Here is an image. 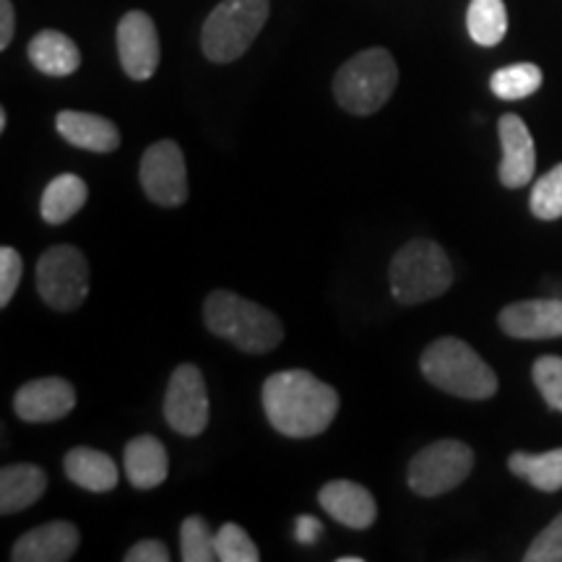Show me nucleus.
<instances>
[{"label": "nucleus", "mask_w": 562, "mask_h": 562, "mask_svg": "<svg viewBox=\"0 0 562 562\" xmlns=\"http://www.w3.org/2000/svg\"><path fill=\"white\" fill-rule=\"evenodd\" d=\"M261 398L271 427L286 438H315L339 412V393L307 370L273 372Z\"/></svg>", "instance_id": "nucleus-1"}, {"label": "nucleus", "mask_w": 562, "mask_h": 562, "mask_svg": "<svg viewBox=\"0 0 562 562\" xmlns=\"http://www.w3.org/2000/svg\"><path fill=\"white\" fill-rule=\"evenodd\" d=\"M203 321L211 334L235 344L240 351H250V355L271 351L284 339V328L277 315L258 302L227 290L209 294L206 305H203Z\"/></svg>", "instance_id": "nucleus-2"}, {"label": "nucleus", "mask_w": 562, "mask_h": 562, "mask_svg": "<svg viewBox=\"0 0 562 562\" xmlns=\"http://www.w3.org/2000/svg\"><path fill=\"white\" fill-rule=\"evenodd\" d=\"M419 368L422 375L435 389L451 393V396L484 402V398H492L497 393L495 370L467 341L453 339V336L432 341L430 347L422 351Z\"/></svg>", "instance_id": "nucleus-3"}, {"label": "nucleus", "mask_w": 562, "mask_h": 562, "mask_svg": "<svg viewBox=\"0 0 562 562\" xmlns=\"http://www.w3.org/2000/svg\"><path fill=\"white\" fill-rule=\"evenodd\" d=\"M398 83L396 60L383 47L357 53L334 79V97L351 115H372L391 100Z\"/></svg>", "instance_id": "nucleus-4"}, {"label": "nucleus", "mask_w": 562, "mask_h": 562, "mask_svg": "<svg viewBox=\"0 0 562 562\" xmlns=\"http://www.w3.org/2000/svg\"><path fill=\"white\" fill-rule=\"evenodd\" d=\"M389 277L393 297L404 305H422L451 290L453 266L438 243L412 240L393 256Z\"/></svg>", "instance_id": "nucleus-5"}, {"label": "nucleus", "mask_w": 562, "mask_h": 562, "mask_svg": "<svg viewBox=\"0 0 562 562\" xmlns=\"http://www.w3.org/2000/svg\"><path fill=\"white\" fill-rule=\"evenodd\" d=\"M269 0H224L209 13L201 47L209 60L232 63L252 45L269 19Z\"/></svg>", "instance_id": "nucleus-6"}, {"label": "nucleus", "mask_w": 562, "mask_h": 562, "mask_svg": "<svg viewBox=\"0 0 562 562\" xmlns=\"http://www.w3.org/2000/svg\"><path fill=\"white\" fill-rule=\"evenodd\" d=\"M37 292L53 311L68 313L83 305L89 294V263L74 245H55L37 263Z\"/></svg>", "instance_id": "nucleus-7"}, {"label": "nucleus", "mask_w": 562, "mask_h": 562, "mask_svg": "<svg viewBox=\"0 0 562 562\" xmlns=\"http://www.w3.org/2000/svg\"><path fill=\"white\" fill-rule=\"evenodd\" d=\"M474 453L461 440H438L422 448L409 463V487L422 497H438L472 474Z\"/></svg>", "instance_id": "nucleus-8"}, {"label": "nucleus", "mask_w": 562, "mask_h": 562, "mask_svg": "<svg viewBox=\"0 0 562 562\" xmlns=\"http://www.w3.org/2000/svg\"><path fill=\"white\" fill-rule=\"evenodd\" d=\"M140 188L159 206H182L188 201V170L182 149L175 140H157L140 159Z\"/></svg>", "instance_id": "nucleus-9"}, {"label": "nucleus", "mask_w": 562, "mask_h": 562, "mask_svg": "<svg viewBox=\"0 0 562 562\" xmlns=\"http://www.w3.org/2000/svg\"><path fill=\"white\" fill-rule=\"evenodd\" d=\"M165 419L175 432L195 438L209 425V391L195 364H180L165 393Z\"/></svg>", "instance_id": "nucleus-10"}, {"label": "nucleus", "mask_w": 562, "mask_h": 562, "mask_svg": "<svg viewBox=\"0 0 562 562\" xmlns=\"http://www.w3.org/2000/svg\"><path fill=\"white\" fill-rule=\"evenodd\" d=\"M117 55L133 81H146L159 66V34L149 13L131 11L117 24Z\"/></svg>", "instance_id": "nucleus-11"}, {"label": "nucleus", "mask_w": 562, "mask_h": 562, "mask_svg": "<svg viewBox=\"0 0 562 562\" xmlns=\"http://www.w3.org/2000/svg\"><path fill=\"white\" fill-rule=\"evenodd\" d=\"M76 391L63 378H40L24 383L13 396V412L24 422L42 425V422H58L74 412Z\"/></svg>", "instance_id": "nucleus-12"}, {"label": "nucleus", "mask_w": 562, "mask_h": 562, "mask_svg": "<svg viewBox=\"0 0 562 562\" xmlns=\"http://www.w3.org/2000/svg\"><path fill=\"white\" fill-rule=\"evenodd\" d=\"M503 334L510 339H560L562 300H521L501 311Z\"/></svg>", "instance_id": "nucleus-13"}, {"label": "nucleus", "mask_w": 562, "mask_h": 562, "mask_svg": "<svg viewBox=\"0 0 562 562\" xmlns=\"http://www.w3.org/2000/svg\"><path fill=\"white\" fill-rule=\"evenodd\" d=\"M503 146L501 161V182L505 188H524L529 186L537 170V149L526 123L518 115H503L497 123Z\"/></svg>", "instance_id": "nucleus-14"}, {"label": "nucleus", "mask_w": 562, "mask_h": 562, "mask_svg": "<svg viewBox=\"0 0 562 562\" xmlns=\"http://www.w3.org/2000/svg\"><path fill=\"white\" fill-rule=\"evenodd\" d=\"M318 503L321 508L334 518V521L347 526V529L362 531L375 524V516H378L375 497L370 495L368 487H362V484L357 482L336 480V482L323 484L318 492Z\"/></svg>", "instance_id": "nucleus-15"}, {"label": "nucleus", "mask_w": 562, "mask_h": 562, "mask_svg": "<svg viewBox=\"0 0 562 562\" xmlns=\"http://www.w3.org/2000/svg\"><path fill=\"white\" fill-rule=\"evenodd\" d=\"M79 550V529L68 521L42 524L13 544V562H66Z\"/></svg>", "instance_id": "nucleus-16"}, {"label": "nucleus", "mask_w": 562, "mask_h": 562, "mask_svg": "<svg viewBox=\"0 0 562 562\" xmlns=\"http://www.w3.org/2000/svg\"><path fill=\"white\" fill-rule=\"evenodd\" d=\"M55 128L70 146L94 154H110L121 146V131L108 117L94 115V112L63 110L55 121Z\"/></svg>", "instance_id": "nucleus-17"}, {"label": "nucleus", "mask_w": 562, "mask_h": 562, "mask_svg": "<svg viewBox=\"0 0 562 562\" xmlns=\"http://www.w3.org/2000/svg\"><path fill=\"white\" fill-rule=\"evenodd\" d=\"M123 467L136 490H154L170 474V456L154 435H138L125 446Z\"/></svg>", "instance_id": "nucleus-18"}, {"label": "nucleus", "mask_w": 562, "mask_h": 562, "mask_svg": "<svg viewBox=\"0 0 562 562\" xmlns=\"http://www.w3.org/2000/svg\"><path fill=\"white\" fill-rule=\"evenodd\" d=\"M47 474L34 463H13L0 472V513H19L45 495Z\"/></svg>", "instance_id": "nucleus-19"}, {"label": "nucleus", "mask_w": 562, "mask_h": 562, "mask_svg": "<svg viewBox=\"0 0 562 562\" xmlns=\"http://www.w3.org/2000/svg\"><path fill=\"white\" fill-rule=\"evenodd\" d=\"M30 60L47 76H70L81 66V53L63 32L45 30L30 42Z\"/></svg>", "instance_id": "nucleus-20"}, {"label": "nucleus", "mask_w": 562, "mask_h": 562, "mask_svg": "<svg viewBox=\"0 0 562 562\" xmlns=\"http://www.w3.org/2000/svg\"><path fill=\"white\" fill-rule=\"evenodd\" d=\"M66 476L81 490L110 492L117 487L115 461L94 448H74L66 453Z\"/></svg>", "instance_id": "nucleus-21"}, {"label": "nucleus", "mask_w": 562, "mask_h": 562, "mask_svg": "<svg viewBox=\"0 0 562 562\" xmlns=\"http://www.w3.org/2000/svg\"><path fill=\"white\" fill-rule=\"evenodd\" d=\"M89 199V188L79 175H58L47 182L45 193L40 201V214L47 224H63L79 214L83 203Z\"/></svg>", "instance_id": "nucleus-22"}, {"label": "nucleus", "mask_w": 562, "mask_h": 562, "mask_svg": "<svg viewBox=\"0 0 562 562\" xmlns=\"http://www.w3.org/2000/svg\"><path fill=\"white\" fill-rule=\"evenodd\" d=\"M508 469L521 476L531 487L542 492L562 490V448L547 453H513L508 459Z\"/></svg>", "instance_id": "nucleus-23"}, {"label": "nucleus", "mask_w": 562, "mask_h": 562, "mask_svg": "<svg viewBox=\"0 0 562 562\" xmlns=\"http://www.w3.org/2000/svg\"><path fill=\"white\" fill-rule=\"evenodd\" d=\"M469 34L476 45L495 47L501 45L505 32H508V13H505L503 0H472L467 11Z\"/></svg>", "instance_id": "nucleus-24"}, {"label": "nucleus", "mask_w": 562, "mask_h": 562, "mask_svg": "<svg viewBox=\"0 0 562 562\" xmlns=\"http://www.w3.org/2000/svg\"><path fill=\"white\" fill-rule=\"evenodd\" d=\"M542 87V68L533 66V63H516V66H505L495 70L490 79V89L497 100L513 102V100H526L533 91Z\"/></svg>", "instance_id": "nucleus-25"}, {"label": "nucleus", "mask_w": 562, "mask_h": 562, "mask_svg": "<svg viewBox=\"0 0 562 562\" xmlns=\"http://www.w3.org/2000/svg\"><path fill=\"white\" fill-rule=\"evenodd\" d=\"M180 552L186 562H214L216 554V531L201 516L186 518L180 526Z\"/></svg>", "instance_id": "nucleus-26"}, {"label": "nucleus", "mask_w": 562, "mask_h": 562, "mask_svg": "<svg viewBox=\"0 0 562 562\" xmlns=\"http://www.w3.org/2000/svg\"><path fill=\"white\" fill-rule=\"evenodd\" d=\"M531 214L542 222H554L562 216V165L552 167L544 178L533 182L529 195Z\"/></svg>", "instance_id": "nucleus-27"}, {"label": "nucleus", "mask_w": 562, "mask_h": 562, "mask_svg": "<svg viewBox=\"0 0 562 562\" xmlns=\"http://www.w3.org/2000/svg\"><path fill=\"white\" fill-rule=\"evenodd\" d=\"M216 554L222 562H258L261 552L252 544L248 531L237 524H224L216 531Z\"/></svg>", "instance_id": "nucleus-28"}, {"label": "nucleus", "mask_w": 562, "mask_h": 562, "mask_svg": "<svg viewBox=\"0 0 562 562\" xmlns=\"http://www.w3.org/2000/svg\"><path fill=\"white\" fill-rule=\"evenodd\" d=\"M531 375L547 406L562 412V357H539V360L533 362Z\"/></svg>", "instance_id": "nucleus-29"}, {"label": "nucleus", "mask_w": 562, "mask_h": 562, "mask_svg": "<svg viewBox=\"0 0 562 562\" xmlns=\"http://www.w3.org/2000/svg\"><path fill=\"white\" fill-rule=\"evenodd\" d=\"M526 562H562V513L539 533L524 554Z\"/></svg>", "instance_id": "nucleus-30"}, {"label": "nucleus", "mask_w": 562, "mask_h": 562, "mask_svg": "<svg viewBox=\"0 0 562 562\" xmlns=\"http://www.w3.org/2000/svg\"><path fill=\"white\" fill-rule=\"evenodd\" d=\"M21 273H24V261H21L19 250L3 245L0 248V307L9 305L13 294H16Z\"/></svg>", "instance_id": "nucleus-31"}, {"label": "nucleus", "mask_w": 562, "mask_h": 562, "mask_svg": "<svg viewBox=\"0 0 562 562\" xmlns=\"http://www.w3.org/2000/svg\"><path fill=\"white\" fill-rule=\"evenodd\" d=\"M170 560V550L167 544L157 542V539H144V542L133 544L128 554H125V562H167Z\"/></svg>", "instance_id": "nucleus-32"}, {"label": "nucleus", "mask_w": 562, "mask_h": 562, "mask_svg": "<svg viewBox=\"0 0 562 562\" xmlns=\"http://www.w3.org/2000/svg\"><path fill=\"white\" fill-rule=\"evenodd\" d=\"M321 533H323V524L318 521V518L315 516H300L297 518V533H294V537H297V542L300 544H315L321 539Z\"/></svg>", "instance_id": "nucleus-33"}, {"label": "nucleus", "mask_w": 562, "mask_h": 562, "mask_svg": "<svg viewBox=\"0 0 562 562\" xmlns=\"http://www.w3.org/2000/svg\"><path fill=\"white\" fill-rule=\"evenodd\" d=\"M13 40V5L11 0H0V50L11 45Z\"/></svg>", "instance_id": "nucleus-34"}, {"label": "nucleus", "mask_w": 562, "mask_h": 562, "mask_svg": "<svg viewBox=\"0 0 562 562\" xmlns=\"http://www.w3.org/2000/svg\"><path fill=\"white\" fill-rule=\"evenodd\" d=\"M5 125H9V115H5V110H0V131H5Z\"/></svg>", "instance_id": "nucleus-35"}, {"label": "nucleus", "mask_w": 562, "mask_h": 562, "mask_svg": "<svg viewBox=\"0 0 562 562\" xmlns=\"http://www.w3.org/2000/svg\"><path fill=\"white\" fill-rule=\"evenodd\" d=\"M339 562H362V558H339Z\"/></svg>", "instance_id": "nucleus-36"}]
</instances>
